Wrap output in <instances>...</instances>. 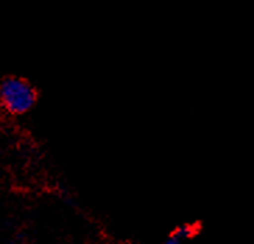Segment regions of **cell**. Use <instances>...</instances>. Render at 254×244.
I'll use <instances>...</instances> for the list:
<instances>
[{
  "label": "cell",
  "instance_id": "2",
  "mask_svg": "<svg viewBox=\"0 0 254 244\" xmlns=\"http://www.w3.org/2000/svg\"><path fill=\"white\" fill-rule=\"evenodd\" d=\"M197 232H198V229L194 225H183V226H179V228L173 230L172 233L169 235V237L166 239V243L179 244L187 240V239L194 237L197 235Z\"/></svg>",
  "mask_w": 254,
  "mask_h": 244
},
{
  "label": "cell",
  "instance_id": "1",
  "mask_svg": "<svg viewBox=\"0 0 254 244\" xmlns=\"http://www.w3.org/2000/svg\"><path fill=\"white\" fill-rule=\"evenodd\" d=\"M37 88L25 78L8 75L0 81V106L13 116H23L34 109Z\"/></svg>",
  "mask_w": 254,
  "mask_h": 244
}]
</instances>
